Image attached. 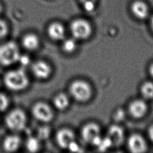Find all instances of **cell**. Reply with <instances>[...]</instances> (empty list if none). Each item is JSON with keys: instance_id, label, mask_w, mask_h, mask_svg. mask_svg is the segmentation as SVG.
I'll list each match as a JSON object with an SVG mask.
<instances>
[{"instance_id": "1", "label": "cell", "mask_w": 153, "mask_h": 153, "mask_svg": "<svg viewBox=\"0 0 153 153\" xmlns=\"http://www.w3.org/2000/svg\"><path fill=\"white\" fill-rule=\"evenodd\" d=\"M4 82L7 88L13 91L26 89L29 84V77L23 68L8 71L4 76Z\"/></svg>"}, {"instance_id": "2", "label": "cell", "mask_w": 153, "mask_h": 153, "mask_svg": "<svg viewBox=\"0 0 153 153\" xmlns=\"http://www.w3.org/2000/svg\"><path fill=\"white\" fill-rule=\"evenodd\" d=\"M20 56L17 44L14 41H8L0 45V64L8 66L18 62Z\"/></svg>"}, {"instance_id": "3", "label": "cell", "mask_w": 153, "mask_h": 153, "mask_svg": "<svg viewBox=\"0 0 153 153\" xmlns=\"http://www.w3.org/2000/svg\"><path fill=\"white\" fill-rule=\"evenodd\" d=\"M27 117L25 112L20 109L10 111L5 118V124L11 130L19 131L23 130L27 124Z\"/></svg>"}, {"instance_id": "4", "label": "cell", "mask_w": 153, "mask_h": 153, "mask_svg": "<svg viewBox=\"0 0 153 153\" xmlns=\"http://www.w3.org/2000/svg\"><path fill=\"white\" fill-rule=\"evenodd\" d=\"M69 93L72 97L78 102H85L91 94L90 85L85 81L75 80L69 85Z\"/></svg>"}, {"instance_id": "5", "label": "cell", "mask_w": 153, "mask_h": 153, "mask_svg": "<svg viewBox=\"0 0 153 153\" xmlns=\"http://www.w3.org/2000/svg\"><path fill=\"white\" fill-rule=\"evenodd\" d=\"M70 30L75 39H85L90 35L91 27L86 20L77 19L71 22Z\"/></svg>"}, {"instance_id": "6", "label": "cell", "mask_w": 153, "mask_h": 153, "mask_svg": "<svg viewBox=\"0 0 153 153\" xmlns=\"http://www.w3.org/2000/svg\"><path fill=\"white\" fill-rule=\"evenodd\" d=\"M32 113L36 120L43 123L51 121L54 117L51 107L42 102H38L32 106Z\"/></svg>"}, {"instance_id": "7", "label": "cell", "mask_w": 153, "mask_h": 153, "mask_svg": "<svg viewBox=\"0 0 153 153\" xmlns=\"http://www.w3.org/2000/svg\"><path fill=\"white\" fill-rule=\"evenodd\" d=\"M81 136L85 142L97 146L101 139L100 128L93 123L86 124L81 130Z\"/></svg>"}, {"instance_id": "8", "label": "cell", "mask_w": 153, "mask_h": 153, "mask_svg": "<svg viewBox=\"0 0 153 153\" xmlns=\"http://www.w3.org/2000/svg\"><path fill=\"white\" fill-rule=\"evenodd\" d=\"M75 141L74 133L69 128H63L57 131L56 134V142L62 149H68Z\"/></svg>"}, {"instance_id": "9", "label": "cell", "mask_w": 153, "mask_h": 153, "mask_svg": "<svg viewBox=\"0 0 153 153\" xmlns=\"http://www.w3.org/2000/svg\"><path fill=\"white\" fill-rule=\"evenodd\" d=\"M31 71L33 75L38 79H47L51 74L50 66L45 61L38 60L31 65Z\"/></svg>"}, {"instance_id": "10", "label": "cell", "mask_w": 153, "mask_h": 153, "mask_svg": "<svg viewBox=\"0 0 153 153\" xmlns=\"http://www.w3.org/2000/svg\"><path fill=\"white\" fill-rule=\"evenodd\" d=\"M47 31L48 36L52 40L59 41L65 39V29L64 26L60 22H55L50 23Z\"/></svg>"}, {"instance_id": "11", "label": "cell", "mask_w": 153, "mask_h": 153, "mask_svg": "<svg viewBox=\"0 0 153 153\" xmlns=\"http://www.w3.org/2000/svg\"><path fill=\"white\" fill-rule=\"evenodd\" d=\"M128 146L130 150L133 152H142L146 149V143L144 139L139 134L131 135L128 140Z\"/></svg>"}, {"instance_id": "12", "label": "cell", "mask_w": 153, "mask_h": 153, "mask_svg": "<svg viewBox=\"0 0 153 153\" xmlns=\"http://www.w3.org/2000/svg\"><path fill=\"white\" fill-rule=\"evenodd\" d=\"M21 145V139L16 134L7 136L3 140V149L8 152H13L17 151Z\"/></svg>"}, {"instance_id": "13", "label": "cell", "mask_w": 153, "mask_h": 153, "mask_svg": "<svg viewBox=\"0 0 153 153\" xmlns=\"http://www.w3.org/2000/svg\"><path fill=\"white\" fill-rule=\"evenodd\" d=\"M22 43L25 49L33 51L38 48L39 45V37L33 33H28L23 36Z\"/></svg>"}, {"instance_id": "14", "label": "cell", "mask_w": 153, "mask_h": 153, "mask_svg": "<svg viewBox=\"0 0 153 153\" xmlns=\"http://www.w3.org/2000/svg\"><path fill=\"white\" fill-rule=\"evenodd\" d=\"M124 134L121 128L117 126H112L108 130V137L112 145H118L123 140Z\"/></svg>"}, {"instance_id": "15", "label": "cell", "mask_w": 153, "mask_h": 153, "mask_svg": "<svg viewBox=\"0 0 153 153\" xmlns=\"http://www.w3.org/2000/svg\"><path fill=\"white\" fill-rule=\"evenodd\" d=\"M146 105L142 100H136L130 105V112L131 114L136 118L142 117L146 111Z\"/></svg>"}, {"instance_id": "16", "label": "cell", "mask_w": 153, "mask_h": 153, "mask_svg": "<svg viewBox=\"0 0 153 153\" xmlns=\"http://www.w3.org/2000/svg\"><path fill=\"white\" fill-rule=\"evenodd\" d=\"M131 11L134 15L140 19H145L148 14V8L145 3L140 1H136L131 5Z\"/></svg>"}, {"instance_id": "17", "label": "cell", "mask_w": 153, "mask_h": 153, "mask_svg": "<svg viewBox=\"0 0 153 153\" xmlns=\"http://www.w3.org/2000/svg\"><path fill=\"white\" fill-rule=\"evenodd\" d=\"M69 97L63 93L56 94L53 100V103L55 108L60 111L66 109L69 105Z\"/></svg>"}, {"instance_id": "18", "label": "cell", "mask_w": 153, "mask_h": 153, "mask_svg": "<svg viewBox=\"0 0 153 153\" xmlns=\"http://www.w3.org/2000/svg\"><path fill=\"white\" fill-rule=\"evenodd\" d=\"M26 148L28 151L30 152H36L39 151L41 148L40 139L37 137H29L26 141Z\"/></svg>"}, {"instance_id": "19", "label": "cell", "mask_w": 153, "mask_h": 153, "mask_svg": "<svg viewBox=\"0 0 153 153\" xmlns=\"http://www.w3.org/2000/svg\"><path fill=\"white\" fill-rule=\"evenodd\" d=\"M76 42L75 38L64 39L62 43V50L66 53H72L76 48Z\"/></svg>"}, {"instance_id": "20", "label": "cell", "mask_w": 153, "mask_h": 153, "mask_svg": "<svg viewBox=\"0 0 153 153\" xmlns=\"http://www.w3.org/2000/svg\"><path fill=\"white\" fill-rule=\"evenodd\" d=\"M141 93L144 97L151 99L153 97V83L151 82H145L141 87Z\"/></svg>"}, {"instance_id": "21", "label": "cell", "mask_w": 153, "mask_h": 153, "mask_svg": "<svg viewBox=\"0 0 153 153\" xmlns=\"http://www.w3.org/2000/svg\"><path fill=\"white\" fill-rule=\"evenodd\" d=\"M96 0H79V1L82 3L84 9L87 12H91L93 11L96 6Z\"/></svg>"}, {"instance_id": "22", "label": "cell", "mask_w": 153, "mask_h": 153, "mask_svg": "<svg viewBox=\"0 0 153 153\" xmlns=\"http://www.w3.org/2000/svg\"><path fill=\"white\" fill-rule=\"evenodd\" d=\"M50 130L47 127H40L38 130L37 137L41 140H45L48 138L50 135Z\"/></svg>"}, {"instance_id": "23", "label": "cell", "mask_w": 153, "mask_h": 153, "mask_svg": "<svg viewBox=\"0 0 153 153\" xmlns=\"http://www.w3.org/2000/svg\"><path fill=\"white\" fill-rule=\"evenodd\" d=\"M8 32V26L7 23L4 20L0 19V41L7 35Z\"/></svg>"}, {"instance_id": "24", "label": "cell", "mask_w": 153, "mask_h": 153, "mask_svg": "<svg viewBox=\"0 0 153 153\" xmlns=\"http://www.w3.org/2000/svg\"><path fill=\"white\" fill-rule=\"evenodd\" d=\"M8 98L5 94L0 93V112L6 110L8 107Z\"/></svg>"}, {"instance_id": "25", "label": "cell", "mask_w": 153, "mask_h": 153, "mask_svg": "<svg viewBox=\"0 0 153 153\" xmlns=\"http://www.w3.org/2000/svg\"><path fill=\"white\" fill-rule=\"evenodd\" d=\"M18 62H19L23 66L28 65L30 63V58L26 55H21L19 59Z\"/></svg>"}, {"instance_id": "26", "label": "cell", "mask_w": 153, "mask_h": 153, "mask_svg": "<svg viewBox=\"0 0 153 153\" xmlns=\"http://www.w3.org/2000/svg\"><path fill=\"white\" fill-rule=\"evenodd\" d=\"M79 146L77 144L76 142H75V141L73 142L70 146H69V148H68V149H69L70 151H72V152H76L79 149Z\"/></svg>"}, {"instance_id": "27", "label": "cell", "mask_w": 153, "mask_h": 153, "mask_svg": "<svg viewBox=\"0 0 153 153\" xmlns=\"http://www.w3.org/2000/svg\"><path fill=\"white\" fill-rule=\"evenodd\" d=\"M149 135L152 140H153V125L150 127L149 130Z\"/></svg>"}, {"instance_id": "28", "label": "cell", "mask_w": 153, "mask_h": 153, "mask_svg": "<svg viewBox=\"0 0 153 153\" xmlns=\"http://www.w3.org/2000/svg\"><path fill=\"white\" fill-rule=\"evenodd\" d=\"M149 72H150L151 75L153 76V63L151 65V66L149 68Z\"/></svg>"}, {"instance_id": "29", "label": "cell", "mask_w": 153, "mask_h": 153, "mask_svg": "<svg viewBox=\"0 0 153 153\" xmlns=\"http://www.w3.org/2000/svg\"><path fill=\"white\" fill-rule=\"evenodd\" d=\"M2 11H3V7H2V4L0 3V14L2 13Z\"/></svg>"}, {"instance_id": "30", "label": "cell", "mask_w": 153, "mask_h": 153, "mask_svg": "<svg viewBox=\"0 0 153 153\" xmlns=\"http://www.w3.org/2000/svg\"><path fill=\"white\" fill-rule=\"evenodd\" d=\"M151 26H152V27L153 29V16H152V17L151 19Z\"/></svg>"}, {"instance_id": "31", "label": "cell", "mask_w": 153, "mask_h": 153, "mask_svg": "<svg viewBox=\"0 0 153 153\" xmlns=\"http://www.w3.org/2000/svg\"><path fill=\"white\" fill-rule=\"evenodd\" d=\"M1 79H0V87H1Z\"/></svg>"}]
</instances>
